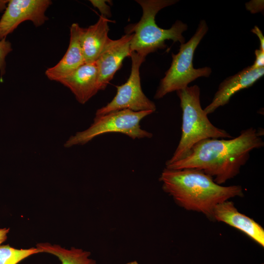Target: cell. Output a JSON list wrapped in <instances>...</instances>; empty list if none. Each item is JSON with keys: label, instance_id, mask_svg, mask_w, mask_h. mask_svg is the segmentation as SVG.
<instances>
[{"label": "cell", "instance_id": "3", "mask_svg": "<svg viewBox=\"0 0 264 264\" xmlns=\"http://www.w3.org/2000/svg\"><path fill=\"white\" fill-rule=\"evenodd\" d=\"M176 0H137L141 6L143 14L136 23L125 28L126 34H133L130 42L132 52L146 57L158 49L166 47L165 41L172 40L174 42L185 43L182 33L188 29L187 24L176 21L169 29H163L156 23L155 17L162 9L175 4Z\"/></svg>", "mask_w": 264, "mask_h": 264}, {"label": "cell", "instance_id": "22", "mask_svg": "<svg viewBox=\"0 0 264 264\" xmlns=\"http://www.w3.org/2000/svg\"><path fill=\"white\" fill-rule=\"evenodd\" d=\"M9 231V228H0V245L4 242L7 238V234Z\"/></svg>", "mask_w": 264, "mask_h": 264}, {"label": "cell", "instance_id": "8", "mask_svg": "<svg viewBox=\"0 0 264 264\" xmlns=\"http://www.w3.org/2000/svg\"><path fill=\"white\" fill-rule=\"evenodd\" d=\"M52 4L49 0H10L0 20V40L6 38L19 25L31 21L38 27L48 20L45 12Z\"/></svg>", "mask_w": 264, "mask_h": 264}, {"label": "cell", "instance_id": "9", "mask_svg": "<svg viewBox=\"0 0 264 264\" xmlns=\"http://www.w3.org/2000/svg\"><path fill=\"white\" fill-rule=\"evenodd\" d=\"M132 36L133 34H126L118 40H110L96 61L99 90L106 88L124 59L131 56Z\"/></svg>", "mask_w": 264, "mask_h": 264}, {"label": "cell", "instance_id": "24", "mask_svg": "<svg viewBox=\"0 0 264 264\" xmlns=\"http://www.w3.org/2000/svg\"><path fill=\"white\" fill-rule=\"evenodd\" d=\"M4 1V0H0V3H1Z\"/></svg>", "mask_w": 264, "mask_h": 264}, {"label": "cell", "instance_id": "17", "mask_svg": "<svg viewBox=\"0 0 264 264\" xmlns=\"http://www.w3.org/2000/svg\"><path fill=\"white\" fill-rule=\"evenodd\" d=\"M9 0H5L0 3V11L6 8V4ZM12 50L11 43L7 41L6 38L0 40V77L5 73L6 61L7 55Z\"/></svg>", "mask_w": 264, "mask_h": 264}, {"label": "cell", "instance_id": "13", "mask_svg": "<svg viewBox=\"0 0 264 264\" xmlns=\"http://www.w3.org/2000/svg\"><path fill=\"white\" fill-rule=\"evenodd\" d=\"M81 29L77 23L71 25L69 44L66 52L55 66L45 71V75L49 80L59 82L85 64L80 41Z\"/></svg>", "mask_w": 264, "mask_h": 264}, {"label": "cell", "instance_id": "18", "mask_svg": "<svg viewBox=\"0 0 264 264\" xmlns=\"http://www.w3.org/2000/svg\"><path fill=\"white\" fill-rule=\"evenodd\" d=\"M89 1L95 7L99 9L102 14L101 16L107 18L111 17L110 7L106 3L107 0H90Z\"/></svg>", "mask_w": 264, "mask_h": 264}, {"label": "cell", "instance_id": "10", "mask_svg": "<svg viewBox=\"0 0 264 264\" xmlns=\"http://www.w3.org/2000/svg\"><path fill=\"white\" fill-rule=\"evenodd\" d=\"M264 74V67L253 68L249 66L222 81L219 86L212 102L204 109L207 115L218 108L227 104L237 92L252 86Z\"/></svg>", "mask_w": 264, "mask_h": 264}, {"label": "cell", "instance_id": "7", "mask_svg": "<svg viewBox=\"0 0 264 264\" xmlns=\"http://www.w3.org/2000/svg\"><path fill=\"white\" fill-rule=\"evenodd\" d=\"M130 57L132 68L129 78L125 83L116 86L117 92L114 98L106 106L98 109L95 116L125 109L136 112L155 111L154 103L145 95L141 86L139 69L145 57L135 52H132Z\"/></svg>", "mask_w": 264, "mask_h": 264}, {"label": "cell", "instance_id": "21", "mask_svg": "<svg viewBox=\"0 0 264 264\" xmlns=\"http://www.w3.org/2000/svg\"><path fill=\"white\" fill-rule=\"evenodd\" d=\"M251 32L255 34L259 38L260 43V49L264 51V37L261 30L257 26H255L251 30Z\"/></svg>", "mask_w": 264, "mask_h": 264}, {"label": "cell", "instance_id": "1", "mask_svg": "<svg viewBox=\"0 0 264 264\" xmlns=\"http://www.w3.org/2000/svg\"><path fill=\"white\" fill-rule=\"evenodd\" d=\"M262 130L251 127L238 136L225 139L208 138L195 144L183 159L166 164L170 169L192 168L214 177L220 185L238 175L250 158V152L262 148Z\"/></svg>", "mask_w": 264, "mask_h": 264}, {"label": "cell", "instance_id": "16", "mask_svg": "<svg viewBox=\"0 0 264 264\" xmlns=\"http://www.w3.org/2000/svg\"><path fill=\"white\" fill-rule=\"evenodd\" d=\"M39 253L36 247L17 249L8 244L0 245V264H18L27 257Z\"/></svg>", "mask_w": 264, "mask_h": 264}, {"label": "cell", "instance_id": "20", "mask_svg": "<svg viewBox=\"0 0 264 264\" xmlns=\"http://www.w3.org/2000/svg\"><path fill=\"white\" fill-rule=\"evenodd\" d=\"M256 59L253 64L251 66L253 68L264 67V51L256 49L255 51Z\"/></svg>", "mask_w": 264, "mask_h": 264}, {"label": "cell", "instance_id": "5", "mask_svg": "<svg viewBox=\"0 0 264 264\" xmlns=\"http://www.w3.org/2000/svg\"><path fill=\"white\" fill-rule=\"evenodd\" d=\"M208 30L206 22L201 20L190 39L180 44L177 54H172L171 66L160 82L154 96L155 99H160L170 92L184 88L199 77L210 75V67L195 68L193 63L195 51Z\"/></svg>", "mask_w": 264, "mask_h": 264}, {"label": "cell", "instance_id": "15", "mask_svg": "<svg viewBox=\"0 0 264 264\" xmlns=\"http://www.w3.org/2000/svg\"><path fill=\"white\" fill-rule=\"evenodd\" d=\"M36 248L40 253H47L57 257L61 264H96L95 261L89 258L90 253L81 249L71 247L67 249L48 242L39 243Z\"/></svg>", "mask_w": 264, "mask_h": 264}, {"label": "cell", "instance_id": "11", "mask_svg": "<svg viewBox=\"0 0 264 264\" xmlns=\"http://www.w3.org/2000/svg\"><path fill=\"white\" fill-rule=\"evenodd\" d=\"M213 219L239 229L264 246V228L252 219L239 212L232 201L228 200L218 204L213 211Z\"/></svg>", "mask_w": 264, "mask_h": 264}, {"label": "cell", "instance_id": "6", "mask_svg": "<svg viewBox=\"0 0 264 264\" xmlns=\"http://www.w3.org/2000/svg\"><path fill=\"white\" fill-rule=\"evenodd\" d=\"M153 112H136L125 109L95 116L90 126L71 136L65 143V147L84 145L96 136L111 132L124 134L133 139L151 138L153 134L142 129L140 123L142 119Z\"/></svg>", "mask_w": 264, "mask_h": 264}, {"label": "cell", "instance_id": "23", "mask_svg": "<svg viewBox=\"0 0 264 264\" xmlns=\"http://www.w3.org/2000/svg\"><path fill=\"white\" fill-rule=\"evenodd\" d=\"M126 264H138L136 261H133V262L128 263Z\"/></svg>", "mask_w": 264, "mask_h": 264}, {"label": "cell", "instance_id": "19", "mask_svg": "<svg viewBox=\"0 0 264 264\" xmlns=\"http://www.w3.org/2000/svg\"><path fill=\"white\" fill-rule=\"evenodd\" d=\"M263 0H251L246 3V8L252 13H256L263 9Z\"/></svg>", "mask_w": 264, "mask_h": 264}, {"label": "cell", "instance_id": "14", "mask_svg": "<svg viewBox=\"0 0 264 264\" xmlns=\"http://www.w3.org/2000/svg\"><path fill=\"white\" fill-rule=\"evenodd\" d=\"M109 21L108 18L100 16L94 24L82 28L80 41L86 64L95 62L111 40L108 36Z\"/></svg>", "mask_w": 264, "mask_h": 264}, {"label": "cell", "instance_id": "4", "mask_svg": "<svg viewBox=\"0 0 264 264\" xmlns=\"http://www.w3.org/2000/svg\"><path fill=\"white\" fill-rule=\"evenodd\" d=\"M182 111L181 135L172 157L166 164L184 158L193 147L208 138H232L226 131L213 125L202 109L200 90L197 85L187 87L176 91Z\"/></svg>", "mask_w": 264, "mask_h": 264}, {"label": "cell", "instance_id": "2", "mask_svg": "<svg viewBox=\"0 0 264 264\" xmlns=\"http://www.w3.org/2000/svg\"><path fill=\"white\" fill-rule=\"evenodd\" d=\"M159 179L163 191L179 206L187 210L202 213L211 219L218 204L243 196L241 186H221L210 176L196 169L165 168Z\"/></svg>", "mask_w": 264, "mask_h": 264}, {"label": "cell", "instance_id": "12", "mask_svg": "<svg viewBox=\"0 0 264 264\" xmlns=\"http://www.w3.org/2000/svg\"><path fill=\"white\" fill-rule=\"evenodd\" d=\"M59 82L68 88L80 104H85L99 91L95 62L84 64Z\"/></svg>", "mask_w": 264, "mask_h": 264}]
</instances>
